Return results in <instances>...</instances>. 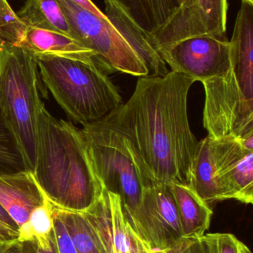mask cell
Returning a JSON list of instances; mask_svg holds the SVG:
<instances>
[{"label":"cell","instance_id":"obj_17","mask_svg":"<svg viewBox=\"0 0 253 253\" xmlns=\"http://www.w3.org/2000/svg\"><path fill=\"white\" fill-rule=\"evenodd\" d=\"M117 6L147 37L162 28L178 4L175 0H104Z\"/></svg>","mask_w":253,"mask_h":253},{"label":"cell","instance_id":"obj_3","mask_svg":"<svg viewBox=\"0 0 253 253\" xmlns=\"http://www.w3.org/2000/svg\"><path fill=\"white\" fill-rule=\"evenodd\" d=\"M35 57L43 83L76 123H96L123 104L117 86L93 61L50 55Z\"/></svg>","mask_w":253,"mask_h":253},{"label":"cell","instance_id":"obj_10","mask_svg":"<svg viewBox=\"0 0 253 253\" xmlns=\"http://www.w3.org/2000/svg\"><path fill=\"white\" fill-rule=\"evenodd\" d=\"M140 214L144 242L152 249H172L183 240L178 210L169 184L152 181L144 187Z\"/></svg>","mask_w":253,"mask_h":253},{"label":"cell","instance_id":"obj_12","mask_svg":"<svg viewBox=\"0 0 253 253\" xmlns=\"http://www.w3.org/2000/svg\"><path fill=\"white\" fill-rule=\"evenodd\" d=\"M231 138H215L208 135L199 142L190 186L209 205L233 199L221 178Z\"/></svg>","mask_w":253,"mask_h":253},{"label":"cell","instance_id":"obj_25","mask_svg":"<svg viewBox=\"0 0 253 253\" xmlns=\"http://www.w3.org/2000/svg\"><path fill=\"white\" fill-rule=\"evenodd\" d=\"M53 235L57 253H77L71 236L60 218L53 212Z\"/></svg>","mask_w":253,"mask_h":253},{"label":"cell","instance_id":"obj_9","mask_svg":"<svg viewBox=\"0 0 253 253\" xmlns=\"http://www.w3.org/2000/svg\"><path fill=\"white\" fill-rule=\"evenodd\" d=\"M227 0H190L178 6L158 31L147 37L156 50L199 36L226 37Z\"/></svg>","mask_w":253,"mask_h":253},{"label":"cell","instance_id":"obj_14","mask_svg":"<svg viewBox=\"0 0 253 253\" xmlns=\"http://www.w3.org/2000/svg\"><path fill=\"white\" fill-rule=\"evenodd\" d=\"M17 46L35 56L50 55L93 61L97 64L96 56L92 50L71 36L57 31L26 28L23 38Z\"/></svg>","mask_w":253,"mask_h":253},{"label":"cell","instance_id":"obj_31","mask_svg":"<svg viewBox=\"0 0 253 253\" xmlns=\"http://www.w3.org/2000/svg\"><path fill=\"white\" fill-rule=\"evenodd\" d=\"M134 239H135V247H136V253H149L148 248L150 246L139 239L135 233H134Z\"/></svg>","mask_w":253,"mask_h":253},{"label":"cell","instance_id":"obj_2","mask_svg":"<svg viewBox=\"0 0 253 253\" xmlns=\"http://www.w3.org/2000/svg\"><path fill=\"white\" fill-rule=\"evenodd\" d=\"M33 175L49 202L73 212L89 209L102 191L81 129L53 117L44 104L37 118Z\"/></svg>","mask_w":253,"mask_h":253},{"label":"cell","instance_id":"obj_11","mask_svg":"<svg viewBox=\"0 0 253 253\" xmlns=\"http://www.w3.org/2000/svg\"><path fill=\"white\" fill-rule=\"evenodd\" d=\"M90 228L101 253H129L134 234L129 227L118 195L102 187L99 199L80 212Z\"/></svg>","mask_w":253,"mask_h":253},{"label":"cell","instance_id":"obj_26","mask_svg":"<svg viewBox=\"0 0 253 253\" xmlns=\"http://www.w3.org/2000/svg\"><path fill=\"white\" fill-rule=\"evenodd\" d=\"M168 253H209V248L203 237L200 239H183Z\"/></svg>","mask_w":253,"mask_h":253},{"label":"cell","instance_id":"obj_24","mask_svg":"<svg viewBox=\"0 0 253 253\" xmlns=\"http://www.w3.org/2000/svg\"><path fill=\"white\" fill-rule=\"evenodd\" d=\"M203 237L209 253H252L243 242L230 233H207Z\"/></svg>","mask_w":253,"mask_h":253},{"label":"cell","instance_id":"obj_1","mask_svg":"<svg viewBox=\"0 0 253 253\" xmlns=\"http://www.w3.org/2000/svg\"><path fill=\"white\" fill-rule=\"evenodd\" d=\"M194 83L171 71L163 77H141L130 99L101 120L123 136L152 181L191 185L200 142L187 109Z\"/></svg>","mask_w":253,"mask_h":253},{"label":"cell","instance_id":"obj_5","mask_svg":"<svg viewBox=\"0 0 253 253\" xmlns=\"http://www.w3.org/2000/svg\"><path fill=\"white\" fill-rule=\"evenodd\" d=\"M40 77L34 55L19 46L0 45V108L32 173L37 118L43 104Z\"/></svg>","mask_w":253,"mask_h":253},{"label":"cell","instance_id":"obj_7","mask_svg":"<svg viewBox=\"0 0 253 253\" xmlns=\"http://www.w3.org/2000/svg\"><path fill=\"white\" fill-rule=\"evenodd\" d=\"M57 1L71 28V37L94 52L102 71L107 74L150 75L144 61L111 22L98 17L72 0Z\"/></svg>","mask_w":253,"mask_h":253},{"label":"cell","instance_id":"obj_20","mask_svg":"<svg viewBox=\"0 0 253 253\" xmlns=\"http://www.w3.org/2000/svg\"><path fill=\"white\" fill-rule=\"evenodd\" d=\"M18 233L19 240H35L39 248L50 246L54 235L51 205L47 199L31 212L28 219L19 227Z\"/></svg>","mask_w":253,"mask_h":253},{"label":"cell","instance_id":"obj_21","mask_svg":"<svg viewBox=\"0 0 253 253\" xmlns=\"http://www.w3.org/2000/svg\"><path fill=\"white\" fill-rule=\"evenodd\" d=\"M29 171L22 149L0 108V176Z\"/></svg>","mask_w":253,"mask_h":253},{"label":"cell","instance_id":"obj_30","mask_svg":"<svg viewBox=\"0 0 253 253\" xmlns=\"http://www.w3.org/2000/svg\"><path fill=\"white\" fill-rule=\"evenodd\" d=\"M0 221L7 224L9 227L15 229V230H19V227L16 225V223L10 218V215L3 209L1 205H0Z\"/></svg>","mask_w":253,"mask_h":253},{"label":"cell","instance_id":"obj_33","mask_svg":"<svg viewBox=\"0 0 253 253\" xmlns=\"http://www.w3.org/2000/svg\"><path fill=\"white\" fill-rule=\"evenodd\" d=\"M149 253H168L167 250L165 251H158V250L152 249V248L149 247L148 248Z\"/></svg>","mask_w":253,"mask_h":253},{"label":"cell","instance_id":"obj_19","mask_svg":"<svg viewBox=\"0 0 253 253\" xmlns=\"http://www.w3.org/2000/svg\"><path fill=\"white\" fill-rule=\"evenodd\" d=\"M235 200L245 205L253 202V150L241 147L230 161L225 175Z\"/></svg>","mask_w":253,"mask_h":253},{"label":"cell","instance_id":"obj_36","mask_svg":"<svg viewBox=\"0 0 253 253\" xmlns=\"http://www.w3.org/2000/svg\"><path fill=\"white\" fill-rule=\"evenodd\" d=\"M129 253H136L135 252H132V251H130V252H129Z\"/></svg>","mask_w":253,"mask_h":253},{"label":"cell","instance_id":"obj_18","mask_svg":"<svg viewBox=\"0 0 253 253\" xmlns=\"http://www.w3.org/2000/svg\"><path fill=\"white\" fill-rule=\"evenodd\" d=\"M26 28L57 31L71 37V31L57 0H25L16 13Z\"/></svg>","mask_w":253,"mask_h":253},{"label":"cell","instance_id":"obj_27","mask_svg":"<svg viewBox=\"0 0 253 253\" xmlns=\"http://www.w3.org/2000/svg\"><path fill=\"white\" fill-rule=\"evenodd\" d=\"M37 242L35 240L20 241L19 239L0 244V253H37Z\"/></svg>","mask_w":253,"mask_h":253},{"label":"cell","instance_id":"obj_34","mask_svg":"<svg viewBox=\"0 0 253 253\" xmlns=\"http://www.w3.org/2000/svg\"><path fill=\"white\" fill-rule=\"evenodd\" d=\"M190 0H175L177 4H178V6L182 5V4H186V3L189 2Z\"/></svg>","mask_w":253,"mask_h":253},{"label":"cell","instance_id":"obj_16","mask_svg":"<svg viewBox=\"0 0 253 253\" xmlns=\"http://www.w3.org/2000/svg\"><path fill=\"white\" fill-rule=\"evenodd\" d=\"M105 16L114 28L139 55L154 77H163L169 72L167 65L160 57L147 34L117 6L105 1Z\"/></svg>","mask_w":253,"mask_h":253},{"label":"cell","instance_id":"obj_8","mask_svg":"<svg viewBox=\"0 0 253 253\" xmlns=\"http://www.w3.org/2000/svg\"><path fill=\"white\" fill-rule=\"evenodd\" d=\"M171 71L201 83L222 75L231 67L230 41L212 36H199L157 50Z\"/></svg>","mask_w":253,"mask_h":253},{"label":"cell","instance_id":"obj_4","mask_svg":"<svg viewBox=\"0 0 253 253\" xmlns=\"http://www.w3.org/2000/svg\"><path fill=\"white\" fill-rule=\"evenodd\" d=\"M83 126L80 129L97 178L105 190L120 196L129 227L144 242L140 209L143 190L152 180L120 133L101 120Z\"/></svg>","mask_w":253,"mask_h":253},{"label":"cell","instance_id":"obj_32","mask_svg":"<svg viewBox=\"0 0 253 253\" xmlns=\"http://www.w3.org/2000/svg\"><path fill=\"white\" fill-rule=\"evenodd\" d=\"M37 253H57L56 251V244H55V239L53 238L50 246L46 248H37Z\"/></svg>","mask_w":253,"mask_h":253},{"label":"cell","instance_id":"obj_6","mask_svg":"<svg viewBox=\"0 0 253 253\" xmlns=\"http://www.w3.org/2000/svg\"><path fill=\"white\" fill-rule=\"evenodd\" d=\"M203 124L215 138H253V72L231 65L225 74L203 82Z\"/></svg>","mask_w":253,"mask_h":253},{"label":"cell","instance_id":"obj_23","mask_svg":"<svg viewBox=\"0 0 253 253\" xmlns=\"http://www.w3.org/2000/svg\"><path fill=\"white\" fill-rule=\"evenodd\" d=\"M26 27L7 0H0V45H19Z\"/></svg>","mask_w":253,"mask_h":253},{"label":"cell","instance_id":"obj_13","mask_svg":"<svg viewBox=\"0 0 253 253\" xmlns=\"http://www.w3.org/2000/svg\"><path fill=\"white\" fill-rule=\"evenodd\" d=\"M46 197L30 171L0 176V205L18 227L31 212L46 202Z\"/></svg>","mask_w":253,"mask_h":253},{"label":"cell","instance_id":"obj_28","mask_svg":"<svg viewBox=\"0 0 253 253\" xmlns=\"http://www.w3.org/2000/svg\"><path fill=\"white\" fill-rule=\"evenodd\" d=\"M18 230L0 221V244L7 243L18 239Z\"/></svg>","mask_w":253,"mask_h":253},{"label":"cell","instance_id":"obj_29","mask_svg":"<svg viewBox=\"0 0 253 253\" xmlns=\"http://www.w3.org/2000/svg\"><path fill=\"white\" fill-rule=\"evenodd\" d=\"M72 1L77 3V4H78L79 5L81 6L82 7L86 9V10H89V11L93 13V14L96 15L98 17L101 18V19H104V20L110 22L108 18H107V16H105V13L101 11L91 0H72Z\"/></svg>","mask_w":253,"mask_h":253},{"label":"cell","instance_id":"obj_15","mask_svg":"<svg viewBox=\"0 0 253 253\" xmlns=\"http://www.w3.org/2000/svg\"><path fill=\"white\" fill-rule=\"evenodd\" d=\"M179 216L183 239H200L210 226L213 211L187 184L169 183Z\"/></svg>","mask_w":253,"mask_h":253},{"label":"cell","instance_id":"obj_22","mask_svg":"<svg viewBox=\"0 0 253 253\" xmlns=\"http://www.w3.org/2000/svg\"><path fill=\"white\" fill-rule=\"evenodd\" d=\"M52 211L68 230L77 253H101L89 225L80 212L58 208L50 202Z\"/></svg>","mask_w":253,"mask_h":253},{"label":"cell","instance_id":"obj_35","mask_svg":"<svg viewBox=\"0 0 253 253\" xmlns=\"http://www.w3.org/2000/svg\"><path fill=\"white\" fill-rule=\"evenodd\" d=\"M242 1H248V2L251 3L253 4V0H242Z\"/></svg>","mask_w":253,"mask_h":253}]
</instances>
